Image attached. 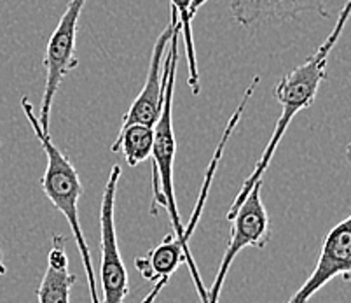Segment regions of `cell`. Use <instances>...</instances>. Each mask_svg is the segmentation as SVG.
<instances>
[{
    "instance_id": "6da1fadb",
    "label": "cell",
    "mask_w": 351,
    "mask_h": 303,
    "mask_svg": "<svg viewBox=\"0 0 351 303\" xmlns=\"http://www.w3.org/2000/svg\"><path fill=\"white\" fill-rule=\"evenodd\" d=\"M350 0L344 2L343 9H341L339 12V18H337V23L334 25V28H332V32L328 34L327 39L320 44L317 53H315L311 58L306 60L302 65L293 67L290 72H287V74L278 81L276 88H274V98H276L278 104L282 105V114H280L278 121H276L273 135H271L263 156L258 158L254 172L250 174V177H247L243 186L239 188L236 199L232 200L231 207H229L228 214H226V218H228L229 221L232 219L236 210L239 209V205L245 202V199H247L248 193L252 191L254 184L258 183V181H263L264 172L269 167L271 159H273L276 148H278L280 144V140L283 139V135H285L287 128L290 126L293 117L298 116L301 111L309 109V107L315 104V98H317L318 90H320V85L324 82V79L327 78L328 55H330V51L334 49V46H336L337 41H339L341 34H343L344 27H346L348 16H350Z\"/></svg>"
},
{
    "instance_id": "7a4b0ae2",
    "label": "cell",
    "mask_w": 351,
    "mask_h": 303,
    "mask_svg": "<svg viewBox=\"0 0 351 303\" xmlns=\"http://www.w3.org/2000/svg\"><path fill=\"white\" fill-rule=\"evenodd\" d=\"M170 16L173 20L170 46H168V72H166L165 93H162V105L158 121L154 124V146H152V207L151 214L158 216L159 209H165L170 216L173 226L175 237L180 244L191 251L189 242L184 235V223L180 219L175 197V155H177V139L173 128V95L175 79H177L178 67V43H180L182 25L178 21V14L175 9H170Z\"/></svg>"
},
{
    "instance_id": "3957f363",
    "label": "cell",
    "mask_w": 351,
    "mask_h": 303,
    "mask_svg": "<svg viewBox=\"0 0 351 303\" xmlns=\"http://www.w3.org/2000/svg\"><path fill=\"white\" fill-rule=\"evenodd\" d=\"M21 109H23L25 117L30 123L32 130H34L35 137L39 139L40 146H43L44 153H46V172H44L43 179H40V186H43L44 194H46L49 202L56 210L65 216L69 221L70 229H72L73 240L77 244L79 254L82 258V267L86 270V279H88V289L89 296H91V303H101L100 295H98V284L97 276H95L93 260H91V253L86 244L84 234H82L81 221H79V199L82 197L84 190H82L81 177H79L77 170L72 165L66 155H63L56 146L53 144L49 133L43 130L39 123V117L35 116L34 105H32L30 98H21Z\"/></svg>"
},
{
    "instance_id": "277c9868",
    "label": "cell",
    "mask_w": 351,
    "mask_h": 303,
    "mask_svg": "<svg viewBox=\"0 0 351 303\" xmlns=\"http://www.w3.org/2000/svg\"><path fill=\"white\" fill-rule=\"evenodd\" d=\"M84 4L86 0H70L47 43L46 56H44L46 86H44L39 117L40 126L46 133H49L51 107L60 90V85L79 65V60L75 58V41H77L79 18Z\"/></svg>"
},
{
    "instance_id": "5b68a950",
    "label": "cell",
    "mask_w": 351,
    "mask_h": 303,
    "mask_svg": "<svg viewBox=\"0 0 351 303\" xmlns=\"http://www.w3.org/2000/svg\"><path fill=\"white\" fill-rule=\"evenodd\" d=\"M261 188H263V181L255 183L245 202L239 205V209L232 216L231 238H229V244L226 247V254L220 261L212 288L206 289L208 303H219V296L220 291H222V286H224L226 276H228L231 265L234 263V258L245 247L263 249L269 242V216H267L266 207H264L263 199H261Z\"/></svg>"
},
{
    "instance_id": "8992f818",
    "label": "cell",
    "mask_w": 351,
    "mask_h": 303,
    "mask_svg": "<svg viewBox=\"0 0 351 303\" xmlns=\"http://www.w3.org/2000/svg\"><path fill=\"white\" fill-rule=\"evenodd\" d=\"M123 168L114 165L108 174L107 184H105L104 197L100 205V232H101V291H104V302L101 303H124L128 293V273L124 269L123 258L119 253L116 234V219H114V209H116L117 184H119Z\"/></svg>"
},
{
    "instance_id": "52a82bcc",
    "label": "cell",
    "mask_w": 351,
    "mask_h": 303,
    "mask_svg": "<svg viewBox=\"0 0 351 303\" xmlns=\"http://www.w3.org/2000/svg\"><path fill=\"white\" fill-rule=\"evenodd\" d=\"M351 273V218L337 223L325 237L322 244L320 258L304 284L287 303H308L325 284L336 277L350 279Z\"/></svg>"
},
{
    "instance_id": "ba28073f",
    "label": "cell",
    "mask_w": 351,
    "mask_h": 303,
    "mask_svg": "<svg viewBox=\"0 0 351 303\" xmlns=\"http://www.w3.org/2000/svg\"><path fill=\"white\" fill-rule=\"evenodd\" d=\"M171 30H173V20L170 16V23L166 25L165 30L156 39L143 88L140 90L138 97L130 105L128 113L123 116V126L143 124V126L154 128L159 113H161L162 93H165L166 72H168V46H170Z\"/></svg>"
},
{
    "instance_id": "9c48e42d",
    "label": "cell",
    "mask_w": 351,
    "mask_h": 303,
    "mask_svg": "<svg viewBox=\"0 0 351 303\" xmlns=\"http://www.w3.org/2000/svg\"><path fill=\"white\" fill-rule=\"evenodd\" d=\"M206 0H193V14ZM302 12H317L328 18L325 0H231V14L241 27L254 30L266 23L295 20Z\"/></svg>"
},
{
    "instance_id": "30bf717a",
    "label": "cell",
    "mask_w": 351,
    "mask_h": 303,
    "mask_svg": "<svg viewBox=\"0 0 351 303\" xmlns=\"http://www.w3.org/2000/svg\"><path fill=\"white\" fill-rule=\"evenodd\" d=\"M182 263L187 265L191 279L194 282L197 295H199L201 303H208V295L203 280H201L199 270H197L194 258L191 251H187L180 244L175 234H168L156 247H152L145 256H138L135 260V269L138 270L140 276L149 282H158L159 279H170L178 270Z\"/></svg>"
},
{
    "instance_id": "8fae6325",
    "label": "cell",
    "mask_w": 351,
    "mask_h": 303,
    "mask_svg": "<svg viewBox=\"0 0 351 303\" xmlns=\"http://www.w3.org/2000/svg\"><path fill=\"white\" fill-rule=\"evenodd\" d=\"M66 238L54 234L47 256V269L37 289L39 303H70V291L77 277L69 272Z\"/></svg>"
},
{
    "instance_id": "7c38bea8",
    "label": "cell",
    "mask_w": 351,
    "mask_h": 303,
    "mask_svg": "<svg viewBox=\"0 0 351 303\" xmlns=\"http://www.w3.org/2000/svg\"><path fill=\"white\" fill-rule=\"evenodd\" d=\"M152 146H154V130L151 126L130 124V126H121L119 135L110 151L121 153L130 167H136L147 158H151Z\"/></svg>"
},
{
    "instance_id": "4fadbf2b",
    "label": "cell",
    "mask_w": 351,
    "mask_h": 303,
    "mask_svg": "<svg viewBox=\"0 0 351 303\" xmlns=\"http://www.w3.org/2000/svg\"><path fill=\"white\" fill-rule=\"evenodd\" d=\"M171 9H175L178 14V21L182 25L180 35H184V46H186V58H187V70H189V82L191 90L194 95H199V72H197V62H196V51H194V41H193V18H191V5L193 0H170Z\"/></svg>"
},
{
    "instance_id": "5bb4252c",
    "label": "cell",
    "mask_w": 351,
    "mask_h": 303,
    "mask_svg": "<svg viewBox=\"0 0 351 303\" xmlns=\"http://www.w3.org/2000/svg\"><path fill=\"white\" fill-rule=\"evenodd\" d=\"M168 280L170 279H159L158 282H154V288H152L151 293H149V295L142 300V303H154L156 298L159 296V293H161L162 289H165L166 284H168Z\"/></svg>"
},
{
    "instance_id": "9a60e30c",
    "label": "cell",
    "mask_w": 351,
    "mask_h": 303,
    "mask_svg": "<svg viewBox=\"0 0 351 303\" xmlns=\"http://www.w3.org/2000/svg\"><path fill=\"white\" fill-rule=\"evenodd\" d=\"M4 273H8V269H5V265H4V254H2V251H0V276H4Z\"/></svg>"
},
{
    "instance_id": "2e32d148",
    "label": "cell",
    "mask_w": 351,
    "mask_h": 303,
    "mask_svg": "<svg viewBox=\"0 0 351 303\" xmlns=\"http://www.w3.org/2000/svg\"><path fill=\"white\" fill-rule=\"evenodd\" d=\"M0 146H2V140H0Z\"/></svg>"
}]
</instances>
